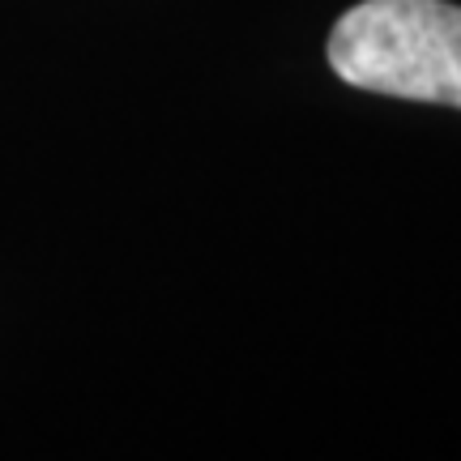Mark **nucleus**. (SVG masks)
<instances>
[{
    "label": "nucleus",
    "mask_w": 461,
    "mask_h": 461,
    "mask_svg": "<svg viewBox=\"0 0 461 461\" xmlns=\"http://www.w3.org/2000/svg\"><path fill=\"white\" fill-rule=\"evenodd\" d=\"M346 86L461 107V9L448 0H359L325 43Z\"/></svg>",
    "instance_id": "1"
}]
</instances>
